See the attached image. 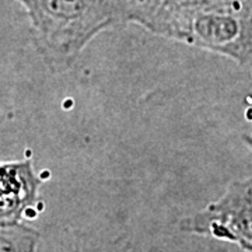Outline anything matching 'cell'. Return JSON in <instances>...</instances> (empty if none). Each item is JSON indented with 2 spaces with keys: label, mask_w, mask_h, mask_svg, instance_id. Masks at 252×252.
Instances as JSON below:
<instances>
[{
  "label": "cell",
  "mask_w": 252,
  "mask_h": 252,
  "mask_svg": "<svg viewBox=\"0 0 252 252\" xmlns=\"http://www.w3.org/2000/svg\"><path fill=\"white\" fill-rule=\"evenodd\" d=\"M32 20L38 48L53 72L73 65L102 29L126 23L121 0H20Z\"/></svg>",
  "instance_id": "cell-1"
},
{
  "label": "cell",
  "mask_w": 252,
  "mask_h": 252,
  "mask_svg": "<svg viewBox=\"0 0 252 252\" xmlns=\"http://www.w3.org/2000/svg\"><path fill=\"white\" fill-rule=\"evenodd\" d=\"M150 29L245 63L252 56V0H195L165 13Z\"/></svg>",
  "instance_id": "cell-2"
},
{
  "label": "cell",
  "mask_w": 252,
  "mask_h": 252,
  "mask_svg": "<svg viewBox=\"0 0 252 252\" xmlns=\"http://www.w3.org/2000/svg\"><path fill=\"white\" fill-rule=\"evenodd\" d=\"M181 228L235 241L252 252V179L234 182L217 202L183 220Z\"/></svg>",
  "instance_id": "cell-3"
},
{
  "label": "cell",
  "mask_w": 252,
  "mask_h": 252,
  "mask_svg": "<svg viewBox=\"0 0 252 252\" xmlns=\"http://www.w3.org/2000/svg\"><path fill=\"white\" fill-rule=\"evenodd\" d=\"M41 179L29 160L0 163V224L18 223L38 202Z\"/></svg>",
  "instance_id": "cell-4"
},
{
  "label": "cell",
  "mask_w": 252,
  "mask_h": 252,
  "mask_svg": "<svg viewBox=\"0 0 252 252\" xmlns=\"http://www.w3.org/2000/svg\"><path fill=\"white\" fill-rule=\"evenodd\" d=\"M39 232L24 224H0V252H35Z\"/></svg>",
  "instance_id": "cell-5"
},
{
  "label": "cell",
  "mask_w": 252,
  "mask_h": 252,
  "mask_svg": "<svg viewBox=\"0 0 252 252\" xmlns=\"http://www.w3.org/2000/svg\"><path fill=\"white\" fill-rule=\"evenodd\" d=\"M249 144H251V146H252V140H249Z\"/></svg>",
  "instance_id": "cell-6"
}]
</instances>
